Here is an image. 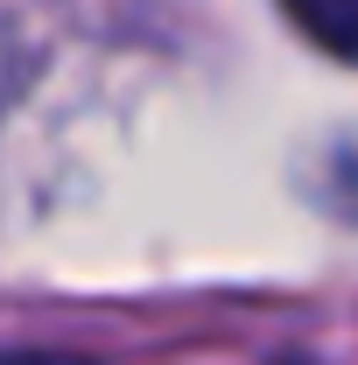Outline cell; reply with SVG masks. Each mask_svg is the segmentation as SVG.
Listing matches in <instances>:
<instances>
[{"label":"cell","instance_id":"6da1fadb","mask_svg":"<svg viewBox=\"0 0 358 365\" xmlns=\"http://www.w3.org/2000/svg\"><path fill=\"white\" fill-rule=\"evenodd\" d=\"M281 7H288V21L310 43H323L330 56L358 63V0H281Z\"/></svg>","mask_w":358,"mask_h":365},{"label":"cell","instance_id":"7a4b0ae2","mask_svg":"<svg viewBox=\"0 0 358 365\" xmlns=\"http://www.w3.org/2000/svg\"><path fill=\"white\" fill-rule=\"evenodd\" d=\"M0 365H91L78 351H0Z\"/></svg>","mask_w":358,"mask_h":365}]
</instances>
